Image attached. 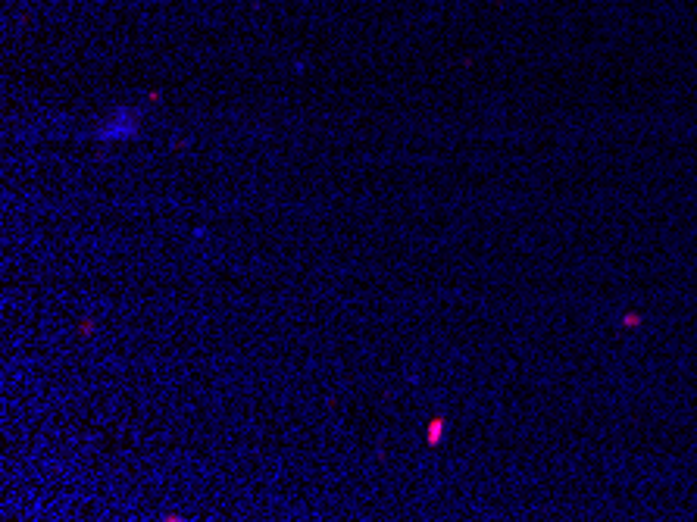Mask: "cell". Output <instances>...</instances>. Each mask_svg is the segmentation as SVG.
Listing matches in <instances>:
<instances>
[{"label": "cell", "mask_w": 697, "mask_h": 522, "mask_svg": "<svg viewBox=\"0 0 697 522\" xmlns=\"http://www.w3.org/2000/svg\"><path fill=\"white\" fill-rule=\"evenodd\" d=\"M132 135H138V113L135 110H116L97 125L100 141H128Z\"/></svg>", "instance_id": "obj_1"}]
</instances>
